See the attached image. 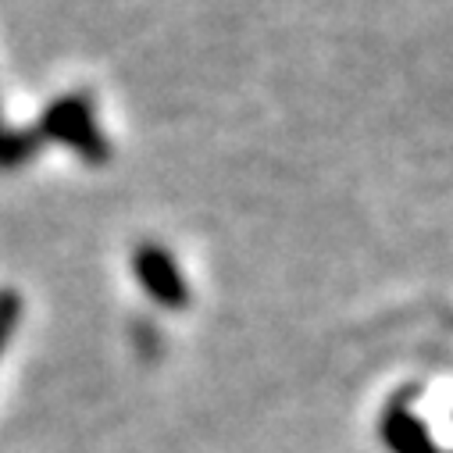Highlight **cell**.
<instances>
[{"instance_id":"obj_1","label":"cell","mask_w":453,"mask_h":453,"mask_svg":"<svg viewBox=\"0 0 453 453\" xmlns=\"http://www.w3.org/2000/svg\"><path fill=\"white\" fill-rule=\"evenodd\" d=\"M382 435L393 446V453H435L432 449V439L421 428V421L411 418L403 407H393L389 411V418L382 421Z\"/></svg>"},{"instance_id":"obj_2","label":"cell","mask_w":453,"mask_h":453,"mask_svg":"<svg viewBox=\"0 0 453 453\" xmlns=\"http://www.w3.org/2000/svg\"><path fill=\"white\" fill-rule=\"evenodd\" d=\"M140 275L147 282V289L165 300V303H182V282L175 275V268L168 265V257H143L140 261Z\"/></svg>"}]
</instances>
